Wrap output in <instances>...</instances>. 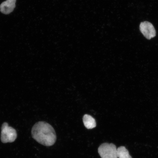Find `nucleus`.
Wrapping results in <instances>:
<instances>
[{
	"mask_svg": "<svg viewBox=\"0 0 158 158\" xmlns=\"http://www.w3.org/2000/svg\"><path fill=\"white\" fill-rule=\"evenodd\" d=\"M31 133L33 139L47 147L54 145L56 141V134L54 128L47 122H37L33 126Z\"/></svg>",
	"mask_w": 158,
	"mask_h": 158,
	"instance_id": "obj_1",
	"label": "nucleus"
},
{
	"mask_svg": "<svg viewBox=\"0 0 158 158\" xmlns=\"http://www.w3.org/2000/svg\"><path fill=\"white\" fill-rule=\"evenodd\" d=\"M1 141L3 143H11L17 138V133L13 128L10 127L6 122L4 123L1 127Z\"/></svg>",
	"mask_w": 158,
	"mask_h": 158,
	"instance_id": "obj_2",
	"label": "nucleus"
},
{
	"mask_svg": "<svg viewBox=\"0 0 158 158\" xmlns=\"http://www.w3.org/2000/svg\"><path fill=\"white\" fill-rule=\"evenodd\" d=\"M98 151L102 158H118L117 148L113 143L102 144L99 147Z\"/></svg>",
	"mask_w": 158,
	"mask_h": 158,
	"instance_id": "obj_3",
	"label": "nucleus"
},
{
	"mask_svg": "<svg viewBox=\"0 0 158 158\" xmlns=\"http://www.w3.org/2000/svg\"><path fill=\"white\" fill-rule=\"evenodd\" d=\"M140 30L144 36L148 39L153 38L156 35L155 27L151 23L145 21L140 23Z\"/></svg>",
	"mask_w": 158,
	"mask_h": 158,
	"instance_id": "obj_4",
	"label": "nucleus"
},
{
	"mask_svg": "<svg viewBox=\"0 0 158 158\" xmlns=\"http://www.w3.org/2000/svg\"><path fill=\"white\" fill-rule=\"evenodd\" d=\"M16 2V0H6L0 5V11L4 14H9L15 9Z\"/></svg>",
	"mask_w": 158,
	"mask_h": 158,
	"instance_id": "obj_5",
	"label": "nucleus"
},
{
	"mask_svg": "<svg viewBox=\"0 0 158 158\" xmlns=\"http://www.w3.org/2000/svg\"><path fill=\"white\" fill-rule=\"evenodd\" d=\"M83 121L85 127L88 129H93L96 127V123L94 118L89 114H85Z\"/></svg>",
	"mask_w": 158,
	"mask_h": 158,
	"instance_id": "obj_6",
	"label": "nucleus"
},
{
	"mask_svg": "<svg viewBox=\"0 0 158 158\" xmlns=\"http://www.w3.org/2000/svg\"><path fill=\"white\" fill-rule=\"evenodd\" d=\"M118 158H132L129 152L124 146H121L117 149Z\"/></svg>",
	"mask_w": 158,
	"mask_h": 158,
	"instance_id": "obj_7",
	"label": "nucleus"
}]
</instances>
